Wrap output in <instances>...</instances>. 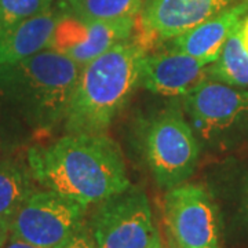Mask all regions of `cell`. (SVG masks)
I'll return each mask as SVG.
<instances>
[{
	"instance_id": "44dd1931",
	"label": "cell",
	"mask_w": 248,
	"mask_h": 248,
	"mask_svg": "<svg viewBox=\"0 0 248 248\" xmlns=\"http://www.w3.org/2000/svg\"><path fill=\"white\" fill-rule=\"evenodd\" d=\"M240 35H241V42L244 45V48L248 53V14L240 22Z\"/></svg>"
},
{
	"instance_id": "9c48e42d",
	"label": "cell",
	"mask_w": 248,
	"mask_h": 248,
	"mask_svg": "<svg viewBox=\"0 0 248 248\" xmlns=\"http://www.w3.org/2000/svg\"><path fill=\"white\" fill-rule=\"evenodd\" d=\"M137 18L90 21L65 14L55 29L53 50L84 66L113 46L133 36Z\"/></svg>"
},
{
	"instance_id": "ffe728a7",
	"label": "cell",
	"mask_w": 248,
	"mask_h": 248,
	"mask_svg": "<svg viewBox=\"0 0 248 248\" xmlns=\"http://www.w3.org/2000/svg\"><path fill=\"white\" fill-rule=\"evenodd\" d=\"M3 248H42V247H37V246H35V244H31V243H28V241H24V240L10 236L9 241L6 243V246H4Z\"/></svg>"
},
{
	"instance_id": "2e32d148",
	"label": "cell",
	"mask_w": 248,
	"mask_h": 248,
	"mask_svg": "<svg viewBox=\"0 0 248 248\" xmlns=\"http://www.w3.org/2000/svg\"><path fill=\"white\" fill-rule=\"evenodd\" d=\"M145 0H65L60 9L80 19L110 21L137 18Z\"/></svg>"
},
{
	"instance_id": "3957f363",
	"label": "cell",
	"mask_w": 248,
	"mask_h": 248,
	"mask_svg": "<svg viewBox=\"0 0 248 248\" xmlns=\"http://www.w3.org/2000/svg\"><path fill=\"white\" fill-rule=\"evenodd\" d=\"M80 66L47 48L22 61L0 65V95L32 127L51 130L65 120Z\"/></svg>"
},
{
	"instance_id": "603a6c76",
	"label": "cell",
	"mask_w": 248,
	"mask_h": 248,
	"mask_svg": "<svg viewBox=\"0 0 248 248\" xmlns=\"http://www.w3.org/2000/svg\"><path fill=\"white\" fill-rule=\"evenodd\" d=\"M247 211H248V184H247Z\"/></svg>"
},
{
	"instance_id": "e0dca14e",
	"label": "cell",
	"mask_w": 248,
	"mask_h": 248,
	"mask_svg": "<svg viewBox=\"0 0 248 248\" xmlns=\"http://www.w3.org/2000/svg\"><path fill=\"white\" fill-rule=\"evenodd\" d=\"M54 0H0V36L53 7Z\"/></svg>"
},
{
	"instance_id": "6da1fadb",
	"label": "cell",
	"mask_w": 248,
	"mask_h": 248,
	"mask_svg": "<svg viewBox=\"0 0 248 248\" xmlns=\"http://www.w3.org/2000/svg\"><path fill=\"white\" fill-rule=\"evenodd\" d=\"M32 177L46 189L89 207L131 186L123 152L105 134H68L28 151Z\"/></svg>"
},
{
	"instance_id": "4fadbf2b",
	"label": "cell",
	"mask_w": 248,
	"mask_h": 248,
	"mask_svg": "<svg viewBox=\"0 0 248 248\" xmlns=\"http://www.w3.org/2000/svg\"><path fill=\"white\" fill-rule=\"evenodd\" d=\"M65 14L60 7H51L0 36V65L16 63L50 48L55 29Z\"/></svg>"
},
{
	"instance_id": "7a4b0ae2",
	"label": "cell",
	"mask_w": 248,
	"mask_h": 248,
	"mask_svg": "<svg viewBox=\"0 0 248 248\" xmlns=\"http://www.w3.org/2000/svg\"><path fill=\"white\" fill-rule=\"evenodd\" d=\"M148 45L128 37L81 66L63 120L68 134H105L141 86Z\"/></svg>"
},
{
	"instance_id": "5b68a950",
	"label": "cell",
	"mask_w": 248,
	"mask_h": 248,
	"mask_svg": "<svg viewBox=\"0 0 248 248\" xmlns=\"http://www.w3.org/2000/svg\"><path fill=\"white\" fill-rule=\"evenodd\" d=\"M87 226L97 248L163 247L149 199L137 186L98 203Z\"/></svg>"
},
{
	"instance_id": "ac0fdd59",
	"label": "cell",
	"mask_w": 248,
	"mask_h": 248,
	"mask_svg": "<svg viewBox=\"0 0 248 248\" xmlns=\"http://www.w3.org/2000/svg\"><path fill=\"white\" fill-rule=\"evenodd\" d=\"M57 248H97L87 225H83L69 239H66Z\"/></svg>"
},
{
	"instance_id": "5bb4252c",
	"label": "cell",
	"mask_w": 248,
	"mask_h": 248,
	"mask_svg": "<svg viewBox=\"0 0 248 248\" xmlns=\"http://www.w3.org/2000/svg\"><path fill=\"white\" fill-rule=\"evenodd\" d=\"M208 78L233 87L248 89V53L241 42L240 24L225 42L219 57L208 65Z\"/></svg>"
},
{
	"instance_id": "30bf717a",
	"label": "cell",
	"mask_w": 248,
	"mask_h": 248,
	"mask_svg": "<svg viewBox=\"0 0 248 248\" xmlns=\"http://www.w3.org/2000/svg\"><path fill=\"white\" fill-rule=\"evenodd\" d=\"M233 0H145L141 25L145 39L160 43L193 29L222 10Z\"/></svg>"
},
{
	"instance_id": "8992f818",
	"label": "cell",
	"mask_w": 248,
	"mask_h": 248,
	"mask_svg": "<svg viewBox=\"0 0 248 248\" xmlns=\"http://www.w3.org/2000/svg\"><path fill=\"white\" fill-rule=\"evenodd\" d=\"M86 205L50 189L35 190L10 219L11 236L57 248L84 225Z\"/></svg>"
},
{
	"instance_id": "cb8c5ba5",
	"label": "cell",
	"mask_w": 248,
	"mask_h": 248,
	"mask_svg": "<svg viewBox=\"0 0 248 248\" xmlns=\"http://www.w3.org/2000/svg\"><path fill=\"white\" fill-rule=\"evenodd\" d=\"M0 152H1V142H0Z\"/></svg>"
},
{
	"instance_id": "9a60e30c",
	"label": "cell",
	"mask_w": 248,
	"mask_h": 248,
	"mask_svg": "<svg viewBox=\"0 0 248 248\" xmlns=\"http://www.w3.org/2000/svg\"><path fill=\"white\" fill-rule=\"evenodd\" d=\"M35 190L31 170L13 160L0 161V217L11 219Z\"/></svg>"
},
{
	"instance_id": "d4e9b609",
	"label": "cell",
	"mask_w": 248,
	"mask_h": 248,
	"mask_svg": "<svg viewBox=\"0 0 248 248\" xmlns=\"http://www.w3.org/2000/svg\"><path fill=\"white\" fill-rule=\"evenodd\" d=\"M161 248H164V246H163V247H161Z\"/></svg>"
},
{
	"instance_id": "ba28073f",
	"label": "cell",
	"mask_w": 248,
	"mask_h": 248,
	"mask_svg": "<svg viewBox=\"0 0 248 248\" xmlns=\"http://www.w3.org/2000/svg\"><path fill=\"white\" fill-rule=\"evenodd\" d=\"M171 248H219V214L207 189L182 184L164 196Z\"/></svg>"
},
{
	"instance_id": "8fae6325",
	"label": "cell",
	"mask_w": 248,
	"mask_h": 248,
	"mask_svg": "<svg viewBox=\"0 0 248 248\" xmlns=\"http://www.w3.org/2000/svg\"><path fill=\"white\" fill-rule=\"evenodd\" d=\"M207 78L208 65L181 51L164 48L142 61L141 86L164 97H184Z\"/></svg>"
},
{
	"instance_id": "52a82bcc",
	"label": "cell",
	"mask_w": 248,
	"mask_h": 248,
	"mask_svg": "<svg viewBox=\"0 0 248 248\" xmlns=\"http://www.w3.org/2000/svg\"><path fill=\"white\" fill-rule=\"evenodd\" d=\"M182 102L193 130L204 141H225L248 130V89L207 78Z\"/></svg>"
},
{
	"instance_id": "d6986e66",
	"label": "cell",
	"mask_w": 248,
	"mask_h": 248,
	"mask_svg": "<svg viewBox=\"0 0 248 248\" xmlns=\"http://www.w3.org/2000/svg\"><path fill=\"white\" fill-rule=\"evenodd\" d=\"M11 236V228H10V219L0 217V248L6 246Z\"/></svg>"
},
{
	"instance_id": "7402d4cb",
	"label": "cell",
	"mask_w": 248,
	"mask_h": 248,
	"mask_svg": "<svg viewBox=\"0 0 248 248\" xmlns=\"http://www.w3.org/2000/svg\"><path fill=\"white\" fill-rule=\"evenodd\" d=\"M57 1H58V7H61L62 4L65 3V0H57Z\"/></svg>"
},
{
	"instance_id": "7c38bea8",
	"label": "cell",
	"mask_w": 248,
	"mask_h": 248,
	"mask_svg": "<svg viewBox=\"0 0 248 248\" xmlns=\"http://www.w3.org/2000/svg\"><path fill=\"white\" fill-rule=\"evenodd\" d=\"M247 14L248 0L240 1L222 10L217 16L185 33L163 42V47L172 51L185 53L205 65H210L219 57L225 42Z\"/></svg>"
},
{
	"instance_id": "277c9868",
	"label": "cell",
	"mask_w": 248,
	"mask_h": 248,
	"mask_svg": "<svg viewBox=\"0 0 248 248\" xmlns=\"http://www.w3.org/2000/svg\"><path fill=\"white\" fill-rule=\"evenodd\" d=\"M142 152L156 184L169 190L193 175L200 145L195 130L177 108L151 117L142 131Z\"/></svg>"
}]
</instances>
